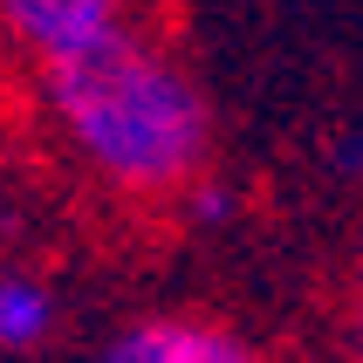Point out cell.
<instances>
[{"mask_svg":"<svg viewBox=\"0 0 363 363\" xmlns=\"http://www.w3.org/2000/svg\"><path fill=\"white\" fill-rule=\"evenodd\" d=\"M123 21H130V0H0V62L21 76H41L48 62H69Z\"/></svg>","mask_w":363,"mask_h":363,"instance_id":"3","label":"cell"},{"mask_svg":"<svg viewBox=\"0 0 363 363\" xmlns=\"http://www.w3.org/2000/svg\"><path fill=\"white\" fill-rule=\"evenodd\" d=\"M336 343H343V363H363V233L343 261V295H336Z\"/></svg>","mask_w":363,"mask_h":363,"instance_id":"6","label":"cell"},{"mask_svg":"<svg viewBox=\"0 0 363 363\" xmlns=\"http://www.w3.org/2000/svg\"><path fill=\"white\" fill-rule=\"evenodd\" d=\"M96 363H274L261 336L213 308H138L96 343Z\"/></svg>","mask_w":363,"mask_h":363,"instance_id":"2","label":"cell"},{"mask_svg":"<svg viewBox=\"0 0 363 363\" xmlns=\"http://www.w3.org/2000/svg\"><path fill=\"white\" fill-rule=\"evenodd\" d=\"M233 213H240V192H233L220 172H213L206 185H192V192H185V206H179V220H185V226H199V233H220Z\"/></svg>","mask_w":363,"mask_h":363,"instance_id":"7","label":"cell"},{"mask_svg":"<svg viewBox=\"0 0 363 363\" xmlns=\"http://www.w3.org/2000/svg\"><path fill=\"white\" fill-rule=\"evenodd\" d=\"M69 329V295L41 261L28 254H0V357L28 363L48 357Z\"/></svg>","mask_w":363,"mask_h":363,"instance_id":"4","label":"cell"},{"mask_svg":"<svg viewBox=\"0 0 363 363\" xmlns=\"http://www.w3.org/2000/svg\"><path fill=\"white\" fill-rule=\"evenodd\" d=\"M315 179L329 192H363V117H336L315 138Z\"/></svg>","mask_w":363,"mask_h":363,"instance_id":"5","label":"cell"},{"mask_svg":"<svg viewBox=\"0 0 363 363\" xmlns=\"http://www.w3.org/2000/svg\"><path fill=\"white\" fill-rule=\"evenodd\" d=\"M28 103L55 164L117 213H179L185 192L220 172V110L206 76L138 14L28 76Z\"/></svg>","mask_w":363,"mask_h":363,"instance_id":"1","label":"cell"}]
</instances>
